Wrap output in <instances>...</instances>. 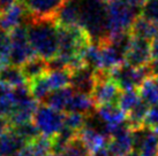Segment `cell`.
<instances>
[{
    "mask_svg": "<svg viewBox=\"0 0 158 156\" xmlns=\"http://www.w3.org/2000/svg\"><path fill=\"white\" fill-rule=\"evenodd\" d=\"M64 156H91V154L89 153L87 147L84 146V143L77 138L72 141V142L67 146V148L61 153Z\"/></svg>",
    "mask_w": 158,
    "mask_h": 156,
    "instance_id": "f1b7e54d",
    "label": "cell"
},
{
    "mask_svg": "<svg viewBox=\"0 0 158 156\" xmlns=\"http://www.w3.org/2000/svg\"><path fill=\"white\" fill-rule=\"evenodd\" d=\"M12 130L22 139L26 143L32 142V141H35L36 139L40 138V135H42L34 122L20 124V125L16 126H12Z\"/></svg>",
    "mask_w": 158,
    "mask_h": 156,
    "instance_id": "d4e9b609",
    "label": "cell"
},
{
    "mask_svg": "<svg viewBox=\"0 0 158 156\" xmlns=\"http://www.w3.org/2000/svg\"><path fill=\"white\" fill-rule=\"evenodd\" d=\"M96 114L109 127V133H111V131L113 130L114 127L125 123L126 116H127L126 113L123 111L117 103H110L97 107Z\"/></svg>",
    "mask_w": 158,
    "mask_h": 156,
    "instance_id": "4fadbf2b",
    "label": "cell"
},
{
    "mask_svg": "<svg viewBox=\"0 0 158 156\" xmlns=\"http://www.w3.org/2000/svg\"><path fill=\"white\" fill-rule=\"evenodd\" d=\"M12 40V53H10V64L21 67L28 60L37 57L31 48L28 39V29L27 24L15 28L9 32Z\"/></svg>",
    "mask_w": 158,
    "mask_h": 156,
    "instance_id": "8992f818",
    "label": "cell"
},
{
    "mask_svg": "<svg viewBox=\"0 0 158 156\" xmlns=\"http://www.w3.org/2000/svg\"><path fill=\"white\" fill-rule=\"evenodd\" d=\"M91 156H111V155H110V153L107 152V149L104 148V149H102V150H99V152L92 154Z\"/></svg>",
    "mask_w": 158,
    "mask_h": 156,
    "instance_id": "8d00e7d4",
    "label": "cell"
},
{
    "mask_svg": "<svg viewBox=\"0 0 158 156\" xmlns=\"http://www.w3.org/2000/svg\"><path fill=\"white\" fill-rule=\"evenodd\" d=\"M48 156H64L62 154H50Z\"/></svg>",
    "mask_w": 158,
    "mask_h": 156,
    "instance_id": "f35d334b",
    "label": "cell"
},
{
    "mask_svg": "<svg viewBox=\"0 0 158 156\" xmlns=\"http://www.w3.org/2000/svg\"><path fill=\"white\" fill-rule=\"evenodd\" d=\"M109 76L120 87L121 91L134 90V88L137 90L147 79L152 77L148 65L134 68L126 62L110 70Z\"/></svg>",
    "mask_w": 158,
    "mask_h": 156,
    "instance_id": "3957f363",
    "label": "cell"
},
{
    "mask_svg": "<svg viewBox=\"0 0 158 156\" xmlns=\"http://www.w3.org/2000/svg\"><path fill=\"white\" fill-rule=\"evenodd\" d=\"M20 68L22 70L23 76L28 83L40 77H43L50 71L48 70V61L40 57H35L28 60Z\"/></svg>",
    "mask_w": 158,
    "mask_h": 156,
    "instance_id": "e0dca14e",
    "label": "cell"
},
{
    "mask_svg": "<svg viewBox=\"0 0 158 156\" xmlns=\"http://www.w3.org/2000/svg\"><path fill=\"white\" fill-rule=\"evenodd\" d=\"M141 16L158 24V0H145L141 8Z\"/></svg>",
    "mask_w": 158,
    "mask_h": 156,
    "instance_id": "f546056e",
    "label": "cell"
},
{
    "mask_svg": "<svg viewBox=\"0 0 158 156\" xmlns=\"http://www.w3.org/2000/svg\"><path fill=\"white\" fill-rule=\"evenodd\" d=\"M95 75H96L97 83L91 96L95 101L96 107H101V106L110 103H117L121 90L110 78L109 71L95 70Z\"/></svg>",
    "mask_w": 158,
    "mask_h": 156,
    "instance_id": "5b68a950",
    "label": "cell"
},
{
    "mask_svg": "<svg viewBox=\"0 0 158 156\" xmlns=\"http://www.w3.org/2000/svg\"><path fill=\"white\" fill-rule=\"evenodd\" d=\"M9 126H10V123L8 122V119L4 116H0V135L7 132L9 130Z\"/></svg>",
    "mask_w": 158,
    "mask_h": 156,
    "instance_id": "1f68e13d",
    "label": "cell"
},
{
    "mask_svg": "<svg viewBox=\"0 0 158 156\" xmlns=\"http://www.w3.org/2000/svg\"><path fill=\"white\" fill-rule=\"evenodd\" d=\"M151 60L152 57H151L150 41L132 37L131 45L125 55V62L134 68H141L149 64Z\"/></svg>",
    "mask_w": 158,
    "mask_h": 156,
    "instance_id": "ba28073f",
    "label": "cell"
},
{
    "mask_svg": "<svg viewBox=\"0 0 158 156\" xmlns=\"http://www.w3.org/2000/svg\"><path fill=\"white\" fill-rule=\"evenodd\" d=\"M32 121L40 130V135L53 138L64 127L65 113L51 108L48 104H42L37 109Z\"/></svg>",
    "mask_w": 158,
    "mask_h": 156,
    "instance_id": "277c9868",
    "label": "cell"
},
{
    "mask_svg": "<svg viewBox=\"0 0 158 156\" xmlns=\"http://www.w3.org/2000/svg\"><path fill=\"white\" fill-rule=\"evenodd\" d=\"M27 143L12 129L0 135V155L13 156L20 152Z\"/></svg>",
    "mask_w": 158,
    "mask_h": 156,
    "instance_id": "ac0fdd59",
    "label": "cell"
},
{
    "mask_svg": "<svg viewBox=\"0 0 158 156\" xmlns=\"http://www.w3.org/2000/svg\"><path fill=\"white\" fill-rule=\"evenodd\" d=\"M123 156H141V155H140V153L137 152V150H135V149H133L132 152L127 153L126 155H123Z\"/></svg>",
    "mask_w": 158,
    "mask_h": 156,
    "instance_id": "74e56055",
    "label": "cell"
},
{
    "mask_svg": "<svg viewBox=\"0 0 158 156\" xmlns=\"http://www.w3.org/2000/svg\"><path fill=\"white\" fill-rule=\"evenodd\" d=\"M141 100L142 99H141L139 90H136V88H134V90H127V91H121L117 104L127 115L128 111L132 110Z\"/></svg>",
    "mask_w": 158,
    "mask_h": 156,
    "instance_id": "484cf974",
    "label": "cell"
},
{
    "mask_svg": "<svg viewBox=\"0 0 158 156\" xmlns=\"http://www.w3.org/2000/svg\"><path fill=\"white\" fill-rule=\"evenodd\" d=\"M144 126L150 127V129H155L158 126V104L150 106L148 116L145 118Z\"/></svg>",
    "mask_w": 158,
    "mask_h": 156,
    "instance_id": "4dcf8cb0",
    "label": "cell"
},
{
    "mask_svg": "<svg viewBox=\"0 0 158 156\" xmlns=\"http://www.w3.org/2000/svg\"><path fill=\"white\" fill-rule=\"evenodd\" d=\"M148 67H149L150 72L152 75V77H158V59L150 61Z\"/></svg>",
    "mask_w": 158,
    "mask_h": 156,
    "instance_id": "836d02e7",
    "label": "cell"
},
{
    "mask_svg": "<svg viewBox=\"0 0 158 156\" xmlns=\"http://www.w3.org/2000/svg\"><path fill=\"white\" fill-rule=\"evenodd\" d=\"M150 48H151V57H152V60L158 59V38L150 41Z\"/></svg>",
    "mask_w": 158,
    "mask_h": 156,
    "instance_id": "d6a6232c",
    "label": "cell"
},
{
    "mask_svg": "<svg viewBox=\"0 0 158 156\" xmlns=\"http://www.w3.org/2000/svg\"><path fill=\"white\" fill-rule=\"evenodd\" d=\"M50 154H52V139L40 135L13 156H48Z\"/></svg>",
    "mask_w": 158,
    "mask_h": 156,
    "instance_id": "2e32d148",
    "label": "cell"
},
{
    "mask_svg": "<svg viewBox=\"0 0 158 156\" xmlns=\"http://www.w3.org/2000/svg\"><path fill=\"white\" fill-rule=\"evenodd\" d=\"M129 33L132 37L151 41V40L158 38V24L140 15L133 23Z\"/></svg>",
    "mask_w": 158,
    "mask_h": 156,
    "instance_id": "9a60e30c",
    "label": "cell"
},
{
    "mask_svg": "<svg viewBox=\"0 0 158 156\" xmlns=\"http://www.w3.org/2000/svg\"><path fill=\"white\" fill-rule=\"evenodd\" d=\"M74 93L75 91L72 86L57 90V91H52L50 93V96H48V99L45 100V102L48 107L65 113L67 106L69 103L72 96H74Z\"/></svg>",
    "mask_w": 158,
    "mask_h": 156,
    "instance_id": "ffe728a7",
    "label": "cell"
},
{
    "mask_svg": "<svg viewBox=\"0 0 158 156\" xmlns=\"http://www.w3.org/2000/svg\"><path fill=\"white\" fill-rule=\"evenodd\" d=\"M12 40L8 32L0 29V68L10 64Z\"/></svg>",
    "mask_w": 158,
    "mask_h": 156,
    "instance_id": "4316f807",
    "label": "cell"
},
{
    "mask_svg": "<svg viewBox=\"0 0 158 156\" xmlns=\"http://www.w3.org/2000/svg\"><path fill=\"white\" fill-rule=\"evenodd\" d=\"M150 106L147 102H144L143 100H141L139 103L136 104L135 107L129 110L126 116V123L128 126L131 127V130H137L144 126L145 118L148 116L149 113Z\"/></svg>",
    "mask_w": 158,
    "mask_h": 156,
    "instance_id": "44dd1931",
    "label": "cell"
},
{
    "mask_svg": "<svg viewBox=\"0 0 158 156\" xmlns=\"http://www.w3.org/2000/svg\"><path fill=\"white\" fill-rule=\"evenodd\" d=\"M96 104L91 96L75 92L67 106L65 113H77L89 116L96 111Z\"/></svg>",
    "mask_w": 158,
    "mask_h": 156,
    "instance_id": "5bb4252c",
    "label": "cell"
},
{
    "mask_svg": "<svg viewBox=\"0 0 158 156\" xmlns=\"http://www.w3.org/2000/svg\"><path fill=\"white\" fill-rule=\"evenodd\" d=\"M141 99L149 106L158 104V80L156 77L147 79L139 88Z\"/></svg>",
    "mask_w": 158,
    "mask_h": 156,
    "instance_id": "603a6c76",
    "label": "cell"
},
{
    "mask_svg": "<svg viewBox=\"0 0 158 156\" xmlns=\"http://www.w3.org/2000/svg\"><path fill=\"white\" fill-rule=\"evenodd\" d=\"M107 33L109 38L129 32L133 23L141 15V9L123 1L107 2Z\"/></svg>",
    "mask_w": 158,
    "mask_h": 156,
    "instance_id": "7a4b0ae2",
    "label": "cell"
},
{
    "mask_svg": "<svg viewBox=\"0 0 158 156\" xmlns=\"http://www.w3.org/2000/svg\"><path fill=\"white\" fill-rule=\"evenodd\" d=\"M0 156H2V155H0Z\"/></svg>",
    "mask_w": 158,
    "mask_h": 156,
    "instance_id": "60d3db41",
    "label": "cell"
},
{
    "mask_svg": "<svg viewBox=\"0 0 158 156\" xmlns=\"http://www.w3.org/2000/svg\"><path fill=\"white\" fill-rule=\"evenodd\" d=\"M96 83L95 70L89 67H83L70 72V86L73 87L75 92L91 96Z\"/></svg>",
    "mask_w": 158,
    "mask_h": 156,
    "instance_id": "8fae6325",
    "label": "cell"
},
{
    "mask_svg": "<svg viewBox=\"0 0 158 156\" xmlns=\"http://www.w3.org/2000/svg\"><path fill=\"white\" fill-rule=\"evenodd\" d=\"M62 2H66V1H68V0H61Z\"/></svg>",
    "mask_w": 158,
    "mask_h": 156,
    "instance_id": "ab89813d",
    "label": "cell"
},
{
    "mask_svg": "<svg viewBox=\"0 0 158 156\" xmlns=\"http://www.w3.org/2000/svg\"><path fill=\"white\" fill-rule=\"evenodd\" d=\"M85 121H87L85 115L77 113H65L64 126L75 131V132H79L80 130H82L84 127Z\"/></svg>",
    "mask_w": 158,
    "mask_h": 156,
    "instance_id": "83f0119b",
    "label": "cell"
},
{
    "mask_svg": "<svg viewBox=\"0 0 158 156\" xmlns=\"http://www.w3.org/2000/svg\"><path fill=\"white\" fill-rule=\"evenodd\" d=\"M77 138L84 143V146L87 147L91 155L106 148L109 140H110L109 137L102 135L101 132L94 130L91 127H88V126H84L82 130L77 132Z\"/></svg>",
    "mask_w": 158,
    "mask_h": 156,
    "instance_id": "7c38bea8",
    "label": "cell"
},
{
    "mask_svg": "<svg viewBox=\"0 0 158 156\" xmlns=\"http://www.w3.org/2000/svg\"><path fill=\"white\" fill-rule=\"evenodd\" d=\"M30 18V14L21 2H14L12 6L0 13V29L10 32L15 28L26 24Z\"/></svg>",
    "mask_w": 158,
    "mask_h": 156,
    "instance_id": "9c48e42d",
    "label": "cell"
},
{
    "mask_svg": "<svg viewBox=\"0 0 158 156\" xmlns=\"http://www.w3.org/2000/svg\"><path fill=\"white\" fill-rule=\"evenodd\" d=\"M0 83L12 88L22 86L27 84V79L22 74L20 67L7 64L0 68Z\"/></svg>",
    "mask_w": 158,
    "mask_h": 156,
    "instance_id": "d6986e66",
    "label": "cell"
},
{
    "mask_svg": "<svg viewBox=\"0 0 158 156\" xmlns=\"http://www.w3.org/2000/svg\"><path fill=\"white\" fill-rule=\"evenodd\" d=\"M27 24L28 39L37 57L46 61L54 59L59 54V32L56 18H32Z\"/></svg>",
    "mask_w": 158,
    "mask_h": 156,
    "instance_id": "6da1fadb",
    "label": "cell"
},
{
    "mask_svg": "<svg viewBox=\"0 0 158 156\" xmlns=\"http://www.w3.org/2000/svg\"><path fill=\"white\" fill-rule=\"evenodd\" d=\"M38 107V101H36L32 96L18 101L7 118L10 123V126H16L31 122V119H34Z\"/></svg>",
    "mask_w": 158,
    "mask_h": 156,
    "instance_id": "30bf717a",
    "label": "cell"
},
{
    "mask_svg": "<svg viewBox=\"0 0 158 156\" xmlns=\"http://www.w3.org/2000/svg\"><path fill=\"white\" fill-rule=\"evenodd\" d=\"M28 86H29V90H30L31 96L38 102L45 101L48 99V96H50V93L52 92L48 80V74L43 76V77H40L37 79H34V80L29 82Z\"/></svg>",
    "mask_w": 158,
    "mask_h": 156,
    "instance_id": "7402d4cb",
    "label": "cell"
},
{
    "mask_svg": "<svg viewBox=\"0 0 158 156\" xmlns=\"http://www.w3.org/2000/svg\"><path fill=\"white\" fill-rule=\"evenodd\" d=\"M48 80L52 91L61 90L70 85V71L67 69L52 70L48 72Z\"/></svg>",
    "mask_w": 158,
    "mask_h": 156,
    "instance_id": "cb8c5ba5",
    "label": "cell"
},
{
    "mask_svg": "<svg viewBox=\"0 0 158 156\" xmlns=\"http://www.w3.org/2000/svg\"><path fill=\"white\" fill-rule=\"evenodd\" d=\"M133 146L141 156H158V135L147 126L134 130Z\"/></svg>",
    "mask_w": 158,
    "mask_h": 156,
    "instance_id": "52a82bcc",
    "label": "cell"
},
{
    "mask_svg": "<svg viewBox=\"0 0 158 156\" xmlns=\"http://www.w3.org/2000/svg\"><path fill=\"white\" fill-rule=\"evenodd\" d=\"M18 0H0V13L4 12L6 8H8L9 6H12L14 2H16Z\"/></svg>",
    "mask_w": 158,
    "mask_h": 156,
    "instance_id": "e575fe53",
    "label": "cell"
},
{
    "mask_svg": "<svg viewBox=\"0 0 158 156\" xmlns=\"http://www.w3.org/2000/svg\"><path fill=\"white\" fill-rule=\"evenodd\" d=\"M8 92H9V87L4 85L2 83H0V100H1V98H2L6 93H8Z\"/></svg>",
    "mask_w": 158,
    "mask_h": 156,
    "instance_id": "d590c367",
    "label": "cell"
}]
</instances>
